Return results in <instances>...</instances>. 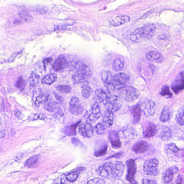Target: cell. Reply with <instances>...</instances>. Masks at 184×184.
<instances>
[{"label": "cell", "mask_w": 184, "mask_h": 184, "mask_svg": "<svg viewBox=\"0 0 184 184\" xmlns=\"http://www.w3.org/2000/svg\"><path fill=\"white\" fill-rule=\"evenodd\" d=\"M40 77L35 72H33L30 77L29 82L30 85L33 87L35 86L38 84L40 80Z\"/></svg>", "instance_id": "33"}, {"label": "cell", "mask_w": 184, "mask_h": 184, "mask_svg": "<svg viewBox=\"0 0 184 184\" xmlns=\"http://www.w3.org/2000/svg\"><path fill=\"white\" fill-rule=\"evenodd\" d=\"M176 120L179 126H183L184 125V111L183 110L179 112L177 114Z\"/></svg>", "instance_id": "40"}, {"label": "cell", "mask_w": 184, "mask_h": 184, "mask_svg": "<svg viewBox=\"0 0 184 184\" xmlns=\"http://www.w3.org/2000/svg\"><path fill=\"white\" fill-rule=\"evenodd\" d=\"M44 109L49 112L53 113L58 111L59 109V104L55 101H51L46 103Z\"/></svg>", "instance_id": "28"}, {"label": "cell", "mask_w": 184, "mask_h": 184, "mask_svg": "<svg viewBox=\"0 0 184 184\" xmlns=\"http://www.w3.org/2000/svg\"><path fill=\"white\" fill-rule=\"evenodd\" d=\"M108 139L113 148L115 149L121 147V143L118 133L115 130H111L108 133Z\"/></svg>", "instance_id": "11"}, {"label": "cell", "mask_w": 184, "mask_h": 184, "mask_svg": "<svg viewBox=\"0 0 184 184\" xmlns=\"http://www.w3.org/2000/svg\"><path fill=\"white\" fill-rule=\"evenodd\" d=\"M183 178L182 175H179L178 176L177 179H176V183L177 184L183 183Z\"/></svg>", "instance_id": "49"}, {"label": "cell", "mask_w": 184, "mask_h": 184, "mask_svg": "<svg viewBox=\"0 0 184 184\" xmlns=\"http://www.w3.org/2000/svg\"><path fill=\"white\" fill-rule=\"evenodd\" d=\"M79 130L80 134L85 137H91L93 134V127L92 124L87 122L82 123L79 124Z\"/></svg>", "instance_id": "13"}, {"label": "cell", "mask_w": 184, "mask_h": 184, "mask_svg": "<svg viewBox=\"0 0 184 184\" xmlns=\"http://www.w3.org/2000/svg\"><path fill=\"white\" fill-rule=\"evenodd\" d=\"M19 16L22 20L25 22L31 21L32 19V17L31 14L26 11L20 12L19 14Z\"/></svg>", "instance_id": "36"}, {"label": "cell", "mask_w": 184, "mask_h": 184, "mask_svg": "<svg viewBox=\"0 0 184 184\" xmlns=\"http://www.w3.org/2000/svg\"><path fill=\"white\" fill-rule=\"evenodd\" d=\"M156 133V127L154 124L149 122L144 126L143 128V136L146 138H150L155 136Z\"/></svg>", "instance_id": "16"}, {"label": "cell", "mask_w": 184, "mask_h": 184, "mask_svg": "<svg viewBox=\"0 0 184 184\" xmlns=\"http://www.w3.org/2000/svg\"><path fill=\"white\" fill-rule=\"evenodd\" d=\"M20 23H21V21H20L19 20H15L14 22V24H20Z\"/></svg>", "instance_id": "55"}, {"label": "cell", "mask_w": 184, "mask_h": 184, "mask_svg": "<svg viewBox=\"0 0 184 184\" xmlns=\"http://www.w3.org/2000/svg\"><path fill=\"white\" fill-rule=\"evenodd\" d=\"M119 94L121 98L128 102L134 101L138 98V91L132 87L126 86L118 89Z\"/></svg>", "instance_id": "1"}, {"label": "cell", "mask_w": 184, "mask_h": 184, "mask_svg": "<svg viewBox=\"0 0 184 184\" xmlns=\"http://www.w3.org/2000/svg\"><path fill=\"white\" fill-rule=\"evenodd\" d=\"M78 177L77 173L76 172H73L69 174L66 176V178L69 181L73 182L77 180Z\"/></svg>", "instance_id": "44"}, {"label": "cell", "mask_w": 184, "mask_h": 184, "mask_svg": "<svg viewBox=\"0 0 184 184\" xmlns=\"http://www.w3.org/2000/svg\"><path fill=\"white\" fill-rule=\"evenodd\" d=\"M57 75L55 73H50L43 78L42 82L47 85H51L56 81L57 79Z\"/></svg>", "instance_id": "26"}, {"label": "cell", "mask_w": 184, "mask_h": 184, "mask_svg": "<svg viewBox=\"0 0 184 184\" xmlns=\"http://www.w3.org/2000/svg\"><path fill=\"white\" fill-rule=\"evenodd\" d=\"M81 93L82 96L86 98H89L92 95V88L88 85H84L82 86Z\"/></svg>", "instance_id": "32"}, {"label": "cell", "mask_w": 184, "mask_h": 184, "mask_svg": "<svg viewBox=\"0 0 184 184\" xmlns=\"http://www.w3.org/2000/svg\"><path fill=\"white\" fill-rule=\"evenodd\" d=\"M107 110L113 113L119 111L122 107L123 102L120 97L117 96H109L104 101Z\"/></svg>", "instance_id": "2"}, {"label": "cell", "mask_w": 184, "mask_h": 184, "mask_svg": "<svg viewBox=\"0 0 184 184\" xmlns=\"http://www.w3.org/2000/svg\"><path fill=\"white\" fill-rule=\"evenodd\" d=\"M130 19V17L127 16H119L111 18L110 22L111 25L117 26L128 22Z\"/></svg>", "instance_id": "21"}, {"label": "cell", "mask_w": 184, "mask_h": 184, "mask_svg": "<svg viewBox=\"0 0 184 184\" xmlns=\"http://www.w3.org/2000/svg\"><path fill=\"white\" fill-rule=\"evenodd\" d=\"M61 26H60V25L56 26V28H55V29L56 30H63L66 28V26H62L61 27Z\"/></svg>", "instance_id": "54"}, {"label": "cell", "mask_w": 184, "mask_h": 184, "mask_svg": "<svg viewBox=\"0 0 184 184\" xmlns=\"http://www.w3.org/2000/svg\"><path fill=\"white\" fill-rule=\"evenodd\" d=\"M159 165V161L156 159L146 160L143 164V172L149 176H156L158 173Z\"/></svg>", "instance_id": "3"}, {"label": "cell", "mask_w": 184, "mask_h": 184, "mask_svg": "<svg viewBox=\"0 0 184 184\" xmlns=\"http://www.w3.org/2000/svg\"><path fill=\"white\" fill-rule=\"evenodd\" d=\"M149 148V145L144 141H139L134 145L132 150L135 153H141L147 151Z\"/></svg>", "instance_id": "17"}, {"label": "cell", "mask_w": 184, "mask_h": 184, "mask_svg": "<svg viewBox=\"0 0 184 184\" xmlns=\"http://www.w3.org/2000/svg\"><path fill=\"white\" fill-rule=\"evenodd\" d=\"M101 114L100 107L98 103H96L90 111H86L85 118L87 122L91 124L98 119L100 117Z\"/></svg>", "instance_id": "5"}, {"label": "cell", "mask_w": 184, "mask_h": 184, "mask_svg": "<svg viewBox=\"0 0 184 184\" xmlns=\"http://www.w3.org/2000/svg\"><path fill=\"white\" fill-rule=\"evenodd\" d=\"M179 171V169L176 166H173L169 168L165 172L163 176L164 182L165 183H167L171 181L173 179L174 175L177 173Z\"/></svg>", "instance_id": "20"}, {"label": "cell", "mask_w": 184, "mask_h": 184, "mask_svg": "<svg viewBox=\"0 0 184 184\" xmlns=\"http://www.w3.org/2000/svg\"><path fill=\"white\" fill-rule=\"evenodd\" d=\"M26 82L25 80L23 79L22 77H20L18 78L16 84L17 87L20 88L21 90H23L26 86Z\"/></svg>", "instance_id": "42"}, {"label": "cell", "mask_w": 184, "mask_h": 184, "mask_svg": "<svg viewBox=\"0 0 184 184\" xmlns=\"http://www.w3.org/2000/svg\"><path fill=\"white\" fill-rule=\"evenodd\" d=\"M56 89L59 92L63 93H68L71 92V88L70 86H67V85H60L58 86L56 88Z\"/></svg>", "instance_id": "41"}, {"label": "cell", "mask_w": 184, "mask_h": 184, "mask_svg": "<svg viewBox=\"0 0 184 184\" xmlns=\"http://www.w3.org/2000/svg\"><path fill=\"white\" fill-rule=\"evenodd\" d=\"M101 76L103 81L107 85L109 89L114 88L113 84L114 82V76L109 71H103L101 72Z\"/></svg>", "instance_id": "15"}, {"label": "cell", "mask_w": 184, "mask_h": 184, "mask_svg": "<svg viewBox=\"0 0 184 184\" xmlns=\"http://www.w3.org/2000/svg\"><path fill=\"white\" fill-rule=\"evenodd\" d=\"M131 113L133 116V124H138L140 122L141 117V110L140 104H137L132 107L131 109Z\"/></svg>", "instance_id": "18"}, {"label": "cell", "mask_w": 184, "mask_h": 184, "mask_svg": "<svg viewBox=\"0 0 184 184\" xmlns=\"http://www.w3.org/2000/svg\"><path fill=\"white\" fill-rule=\"evenodd\" d=\"M112 177L115 179L121 177L124 174V166L122 162L116 161L112 162Z\"/></svg>", "instance_id": "12"}, {"label": "cell", "mask_w": 184, "mask_h": 184, "mask_svg": "<svg viewBox=\"0 0 184 184\" xmlns=\"http://www.w3.org/2000/svg\"><path fill=\"white\" fill-rule=\"evenodd\" d=\"M79 104V100L76 97H73L71 98L69 105H73L74 104Z\"/></svg>", "instance_id": "47"}, {"label": "cell", "mask_w": 184, "mask_h": 184, "mask_svg": "<svg viewBox=\"0 0 184 184\" xmlns=\"http://www.w3.org/2000/svg\"><path fill=\"white\" fill-rule=\"evenodd\" d=\"M91 71L86 65L81 66L77 69L73 76V79L75 83L78 84L85 81L91 76Z\"/></svg>", "instance_id": "4"}, {"label": "cell", "mask_w": 184, "mask_h": 184, "mask_svg": "<svg viewBox=\"0 0 184 184\" xmlns=\"http://www.w3.org/2000/svg\"><path fill=\"white\" fill-rule=\"evenodd\" d=\"M69 111L71 113L75 115H78L84 111V108L79 104L73 105H69Z\"/></svg>", "instance_id": "25"}, {"label": "cell", "mask_w": 184, "mask_h": 184, "mask_svg": "<svg viewBox=\"0 0 184 184\" xmlns=\"http://www.w3.org/2000/svg\"><path fill=\"white\" fill-rule=\"evenodd\" d=\"M6 134V133L5 130H3V131L0 132V139L5 137Z\"/></svg>", "instance_id": "53"}, {"label": "cell", "mask_w": 184, "mask_h": 184, "mask_svg": "<svg viewBox=\"0 0 184 184\" xmlns=\"http://www.w3.org/2000/svg\"><path fill=\"white\" fill-rule=\"evenodd\" d=\"M114 86L115 89H119L126 86L130 80L128 75L124 73H119L114 76Z\"/></svg>", "instance_id": "8"}, {"label": "cell", "mask_w": 184, "mask_h": 184, "mask_svg": "<svg viewBox=\"0 0 184 184\" xmlns=\"http://www.w3.org/2000/svg\"><path fill=\"white\" fill-rule=\"evenodd\" d=\"M108 143L103 139L97 140L94 147V155L95 157H98L105 155L108 149Z\"/></svg>", "instance_id": "7"}, {"label": "cell", "mask_w": 184, "mask_h": 184, "mask_svg": "<svg viewBox=\"0 0 184 184\" xmlns=\"http://www.w3.org/2000/svg\"><path fill=\"white\" fill-rule=\"evenodd\" d=\"M49 96L47 94H40L37 97L35 101L36 106L39 107L40 104L46 103L48 100Z\"/></svg>", "instance_id": "31"}, {"label": "cell", "mask_w": 184, "mask_h": 184, "mask_svg": "<svg viewBox=\"0 0 184 184\" xmlns=\"http://www.w3.org/2000/svg\"><path fill=\"white\" fill-rule=\"evenodd\" d=\"M155 28V26L154 24H147L142 28L136 30L135 33L142 38L149 39L151 38L154 34Z\"/></svg>", "instance_id": "6"}, {"label": "cell", "mask_w": 184, "mask_h": 184, "mask_svg": "<svg viewBox=\"0 0 184 184\" xmlns=\"http://www.w3.org/2000/svg\"><path fill=\"white\" fill-rule=\"evenodd\" d=\"M39 157L37 156H34L30 158L26 162V165L29 168L35 167L38 163Z\"/></svg>", "instance_id": "35"}, {"label": "cell", "mask_w": 184, "mask_h": 184, "mask_svg": "<svg viewBox=\"0 0 184 184\" xmlns=\"http://www.w3.org/2000/svg\"><path fill=\"white\" fill-rule=\"evenodd\" d=\"M171 89L174 93L179 94L184 89V73L182 72L179 73L176 79L173 81L171 86Z\"/></svg>", "instance_id": "10"}, {"label": "cell", "mask_w": 184, "mask_h": 184, "mask_svg": "<svg viewBox=\"0 0 184 184\" xmlns=\"http://www.w3.org/2000/svg\"><path fill=\"white\" fill-rule=\"evenodd\" d=\"M142 183L143 184H156L157 182L153 180V179H143Z\"/></svg>", "instance_id": "48"}, {"label": "cell", "mask_w": 184, "mask_h": 184, "mask_svg": "<svg viewBox=\"0 0 184 184\" xmlns=\"http://www.w3.org/2000/svg\"><path fill=\"white\" fill-rule=\"evenodd\" d=\"M0 123H1V119H0Z\"/></svg>", "instance_id": "56"}, {"label": "cell", "mask_w": 184, "mask_h": 184, "mask_svg": "<svg viewBox=\"0 0 184 184\" xmlns=\"http://www.w3.org/2000/svg\"><path fill=\"white\" fill-rule=\"evenodd\" d=\"M155 104L153 101L147 100L145 104L144 112L146 115L152 116L154 114Z\"/></svg>", "instance_id": "23"}, {"label": "cell", "mask_w": 184, "mask_h": 184, "mask_svg": "<svg viewBox=\"0 0 184 184\" xmlns=\"http://www.w3.org/2000/svg\"><path fill=\"white\" fill-rule=\"evenodd\" d=\"M95 93L97 96L104 101L109 97L108 92L101 89L97 90L96 91Z\"/></svg>", "instance_id": "34"}, {"label": "cell", "mask_w": 184, "mask_h": 184, "mask_svg": "<svg viewBox=\"0 0 184 184\" xmlns=\"http://www.w3.org/2000/svg\"><path fill=\"white\" fill-rule=\"evenodd\" d=\"M166 150L170 151L173 153H179L181 151V149H179L177 146L176 145L173 143H171L166 145Z\"/></svg>", "instance_id": "38"}, {"label": "cell", "mask_w": 184, "mask_h": 184, "mask_svg": "<svg viewBox=\"0 0 184 184\" xmlns=\"http://www.w3.org/2000/svg\"><path fill=\"white\" fill-rule=\"evenodd\" d=\"M54 96L56 99L59 102L62 103L63 102V98L61 96L56 93H54Z\"/></svg>", "instance_id": "51"}, {"label": "cell", "mask_w": 184, "mask_h": 184, "mask_svg": "<svg viewBox=\"0 0 184 184\" xmlns=\"http://www.w3.org/2000/svg\"><path fill=\"white\" fill-rule=\"evenodd\" d=\"M170 112L169 109L167 107H165L164 108L159 118L160 121L162 122H166L170 119Z\"/></svg>", "instance_id": "27"}, {"label": "cell", "mask_w": 184, "mask_h": 184, "mask_svg": "<svg viewBox=\"0 0 184 184\" xmlns=\"http://www.w3.org/2000/svg\"><path fill=\"white\" fill-rule=\"evenodd\" d=\"M67 64L66 59L63 57L58 58L53 65L54 70L56 71H59L64 69Z\"/></svg>", "instance_id": "22"}, {"label": "cell", "mask_w": 184, "mask_h": 184, "mask_svg": "<svg viewBox=\"0 0 184 184\" xmlns=\"http://www.w3.org/2000/svg\"><path fill=\"white\" fill-rule=\"evenodd\" d=\"M52 60H53V59H52V58H46L44 59V60H43V63L45 66H46V65L48 64L49 63L52 62Z\"/></svg>", "instance_id": "52"}, {"label": "cell", "mask_w": 184, "mask_h": 184, "mask_svg": "<svg viewBox=\"0 0 184 184\" xmlns=\"http://www.w3.org/2000/svg\"><path fill=\"white\" fill-rule=\"evenodd\" d=\"M162 56L160 53L156 51L149 52L146 54V58L151 60H158L162 58Z\"/></svg>", "instance_id": "29"}, {"label": "cell", "mask_w": 184, "mask_h": 184, "mask_svg": "<svg viewBox=\"0 0 184 184\" xmlns=\"http://www.w3.org/2000/svg\"><path fill=\"white\" fill-rule=\"evenodd\" d=\"M160 94L162 96L166 97L167 98H170L173 95V94L169 89V87L167 85H164L163 86Z\"/></svg>", "instance_id": "37"}, {"label": "cell", "mask_w": 184, "mask_h": 184, "mask_svg": "<svg viewBox=\"0 0 184 184\" xmlns=\"http://www.w3.org/2000/svg\"><path fill=\"white\" fill-rule=\"evenodd\" d=\"M76 126L72 125L69 127H67V128L65 130V133L67 135L72 136L76 134Z\"/></svg>", "instance_id": "43"}, {"label": "cell", "mask_w": 184, "mask_h": 184, "mask_svg": "<svg viewBox=\"0 0 184 184\" xmlns=\"http://www.w3.org/2000/svg\"><path fill=\"white\" fill-rule=\"evenodd\" d=\"M32 120L37 119L44 120L45 118V115L42 114H34L32 117H30Z\"/></svg>", "instance_id": "46"}, {"label": "cell", "mask_w": 184, "mask_h": 184, "mask_svg": "<svg viewBox=\"0 0 184 184\" xmlns=\"http://www.w3.org/2000/svg\"><path fill=\"white\" fill-rule=\"evenodd\" d=\"M105 183V182L102 179L95 178L88 181V183L89 184H102Z\"/></svg>", "instance_id": "45"}, {"label": "cell", "mask_w": 184, "mask_h": 184, "mask_svg": "<svg viewBox=\"0 0 184 184\" xmlns=\"http://www.w3.org/2000/svg\"><path fill=\"white\" fill-rule=\"evenodd\" d=\"M14 114L16 117L19 119H21V118L22 117V115L21 112L18 111V110H16L14 111Z\"/></svg>", "instance_id": "50"}, {"label": "cell", "mask_w": 184, "mask_h": 184, "mask_svg": "<svg viewBox=\"0 0 184 184\" xmlns=\"http://www.w3.org/2000/svg\"><path fill=\"white\" fill-rule=\"evenodd\" d=\"M127 167V180L131 183H134V177L137 170V166L134 159H130L126 163Z\"/></svg>", "instance_id": "9"}, {"label": "cell", "mask_w": 184, "mask_h": 184, "mask_svg": "<svg viewBox=\"0 0 184 184\" xmlns=\"http://www.w3.org/2000/svg\"><path fill=\"white\" fill-rule=\"evenodd\" d=\"M172 132L168 127H164L160 131L159 136L162 140L167 141L170 140L172 137Z\"/></svg>", "instance_id": "24"}, {"label": "cell", "mask_w": 184, "mask_h": 184, "mask_svg": "<svg viewBox=\"0 0 184 184\" xmlns=\"http://www.w3.org/2000/svg\"><path fill=\"white\" fill-rule=\"evenodd\" d=\"M113 113L107 110L103 115L102 121L103 125L107 128H111L113 123Z\"/></svg>", "instance_id": "19"}, {"label": "cell", "mask_w": 184, "mask_h": 184, "mask_svg": "<svg viewBox=\"0 0 184 184\" xmlns=\"http://www.w3.org/2000/svg\"><path fill=\"white\" fill-rule=\"evenodd\" d=\"M124 67V62L121 59L117 58L114 60L113 64V68L115 71L122 70Z\"/></svg>", "instance_id": "30"}, {"label": "cell", "mask_w": 184, "mask_h": 184, "mask_svg": "<svg viewBox=\"0 0 184 184\" xmlns=\"http://www.w3.org/2000/svg\"><path fill=\"white\" fill-rule=\"evenodd\" d=\"M112 162L105 163L98 168V174L103 177L107 178L112 177Z\"/></svg>", "instance_id": "14"}, {"label": "cell", "mask_w": 184, "mask_h": 184, "mask_svg": "<svg viewBox=\"0 0 184 184\" xmlns=\"http://www.w3.org/2000/svg\"><path fill=\"white\" fill-rule=\"evenodd\" d=\"M95 129L97 134L100 135L104 134L106 130L105 126L100 123H98L96 124L95 126Z\"/></svg>", "instance_id": "39"}]
</instances>
